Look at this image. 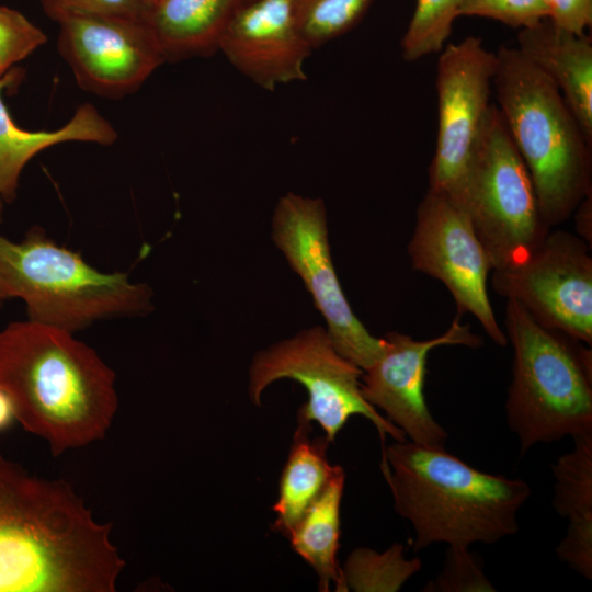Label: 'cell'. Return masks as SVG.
Segmentation results:
<instances>
[{"label":"cell","mask_w":592,"mask_h":592,"mask_svg":"<svg viewBox=\"0 0 592 592\" xmlns=\"http://www.w3.org/2000/svg\"><path fill=\"white\" fill-rule=\"evenodd\" d=\"M363 369L342 356L333 346L327 330L317 326L298 332L258 352L250 367L249 395L260 405L264 389L282 378L299 382L308 400L298 414L317 422L331 442L350 417L368 419L382 440H407L405 434L383 417L361 390Z\"/></svg>","instance_id":"obj_8"},{"label":"cell","mask_w":592,"mask_h":592,"mask_svg":"<svg viewBox=\"0 0 592 592\" xmlns=\"http://www.w3.org/2000/svg\"><path fill=\"white\" fill-rule=\"evenodd\" d=\"M46 41L44 32L21 12L0 7V78Z\"/></svg>","instance_id":"obj_26"},{"label":"cell","mask_w":592,"mask_h":592,"mask_svg":"<svg viewBox=\"0 0 592 592\" xmlns=\"http://www.w3.org/2000/svg\"><path fill=\"white\" fill-rule=\"evenodd\" d=\"M578 236L592 242V194L584 197L573 212Z\"/></svg>","instance_id":"obj_31"},{"label":"cell","mask_w":592,"mask_h":592,"mask_svg":"<svg viewBox=\"0 0 592 592\" xmlns=\"http://www.w3.org/2000/svg\"><path fill=\"white\" fill-rule=\"evenodd\" d=\"M382 470L395 511L412 525L414 550L435 543L494 544L514 535L532 492L522 479L481 471L445 448L408 440L384 447Z\"/></svg>","instance_id":"obj_3"},{"label":"cell","mask_w":592,"mask_h":592,"mask_svg":"<svg viewBox=\"0 0 592 592\" xmlns=\"http://www.w3.org/2000/svg\"><path fill=\"white\" fill-rule=\"evenodd\" d=\"M464 15L491 19L519 30L547 19L542 0H464Z\"/></svg>","instance_id":"obj_27"},{"label":"cell","mask_w":592,"mask_h":592,"mask_svg":"<svg viewBox=\"0 0 592 592\" xmlns=\"http://www.w3.org/2000/svg\"><path fill=\"white\" fill-rule=\"evenodd\" d=\"M460 315L440 335L415 340L396 331L387 332L383 354L361 377L363 397L385 412L386 419L397 426L408 441L415 444L445 448L448 439L445 429L431 414L424 398L426 361L430 352L443 345L478 348L481 338Z\"/></svg>","instance_id":"obj_14"},{"label":"cell","mask_w":592,"mask_h":592,"mask_svg":"<svg viewBox=\"0 0 592 592\" xmlns=\"http://www.w3.org/2000/svg\"><path fill=\"white\" fill-rule=\"evenodd\" d=\"M504 333L513 348L506 422L521 453L592 432V351L506 300Z\"/></svg>","instance_id":"obj_5"},{"label":"cell","mask_w":592,"mask_h":592,"mask_svg":"<svg viewBox=\"0 0 592 592\" xmlns=\"http://www.w3.org/2000/svg\"><path fill=\"white\" fill-rule=\"evenodd\" d=\"M297 421L272 508L276 513L274 528L285 536L320 494L333 470L326 455L330 441L326 436L310 439V421L300 414Z\"/></svg>","instance_id":"obj_20"},{"label":"cell","mask_w":592,"mask_h":592,"mask_svg":"<svg viewBox=\"0 0 592 592\" xmlns=\"http://www.w3.org/2000/svg\"><path fill=\"white\" fill-rule=\"evenodd\" d=\"M547 20L576 34H583L592 24V0H542Z\"/></svg>","instance_id":"obj_30"},{"label":"cell","mask_w":592,"mask_h":592,"mask_svg":"<svg viewBox=\"0 0 592 592\" xmlns=\"http://www.w3.org/2000/svg\"><path fill=\"white\" fill-rule=\"evenodd\" d=\"M423 592H494L483 570L482 559L468 546H447L442 570L422 589Z\"/></svg>","instance_id":"obj_25"},{"label":"cell","mask_w":592,"mask_h":592,"mask_svg":"<svg viewBox=\"0 0 592 592\" xmlns=\"http://www.w3.org/2000/svg\"><path fill=\"white\" fill-rule=\"evenodd\" d=\"M0 384L16 422L55 457L102 440L118 408L115 374L67 330L32 320L0 331Z\"/></svg>","instance_id":"obj_2"},{"label":"cell","mask_w":592,"mask_h":592,"mask_svg":"<svg viewBox=\"0 0 592 592\" xmlns=\"http://www.w3.org/2000/svg\"><path fill=\"white\" fill-rule=\"evenodd\" d=\"M272 239L309 291L335 350L363 371L368 368L387 342L368 332L343 294L331 259L323 201L292 192L282 196L273 214Z\"/></svg>","instance_id":"obj_10"},{"label":"cell","mask_w":592,"mask_h":592,"mask_svg":"<svg viewBox=\"0 0 592 592\" xmlns=\"http://www.w3.org/2000/svg\"><path fill=\"white\" fill-rule=\"evenodd\" d=\"M0 294L21 298L29 320L72 333L99 319L152 309L147 285L94 269L39 227L19 242L0 235Z\"/></svg>","instance_id":"obj_6"},{"label":"cell","mask_w":592,"mask_h":592,"mask_svg":"<svg viewBox=\"0 0 592 592\" xmlns=\"http://www.w3.org/2000/svg\"><path fill=\"white\" fill-rule=\"evenodd\" d=\"M408 254L414 270L445 285L458 315H473L496 344H508L487 291L493 267L463 208L428 190L417 209Z\"/></svg>","instance_id":"obj_12"},{"label":"cell","mask_w":592,"mask_h":592,"mask_svg":"<svg viewBox=\"0 0 592 592\" xmlns=\"http://www.w3.org/2000/svg\"><path fill=\"white\" fill-rule=\"evenodd\" d=\"M47 16L55 22L79 13L144 18L148 7L141 0H39Z\"/></svg>","instance_id":"obj_28"},{"label":"cell","mask_w":592,"mask_h":592,"mask_svg":"<svg viewBox=\"0 0 592 592\" xmlns=\"http://www.w3.org/2000/svg\"><path fill=\"white\" fill-rule=\"evenodd\" d=\"M464 0H415V8L401 39L402 58L415 61L440 53L447 44Z\"/></svg>","instance_id":"obj_23"},{"label":"cell","mask_w":592,"mask_h":592,"mask_svg":"<svg viewBox=\"0 0 592 592\" xmlns=\"http://www.w3.org/2000/svg\"><path fill=\"white\" fill-rule=\"evenodd\" d=\"M591 244L578 235L549 231L522 263L492 271L493 289L539 323L592 344Z\"/></svg>","instance_id":"obj_11"},{"label":"cell","mask_w":592,"mask_h":592,"mask_svg":"<svg viewBox=\"0 0 592 592\" xmlns=\"http://www.w3.org/2000/svg\"><path fill=\"white\" fill-rule=\"evenodd\" d=\"M4 300H5V298L0 294V307L2 306Z\"/></svg>","instance_id":"obj_35"},{"label":"cell","mask_w":592,"mask_h":592,"mask_svg":"<svg viewBox=\"0 0 592 592\" xmlns=\"http://www.w3.org/2000/svg\"><path fill=\"white\" fill-rule=\"evenodd\" d=\"M344 480L343 468L334 465L320 494L287 534L293 549L317 572L321 591H329L331 582L335 591L342 587L337 553Z\"/></svg>","instance_id":"obj_19"},{"label":"cell","mask_w":592,"mask_h":592,"mask_svg":"<svg viewBox=\"0 0 592 592\" xmlns=\"http://www.w3.org/2000/svg\"><path fill=\"white\" fill-rule=\"evenodd\" d=\"M227 59L258 86L306 79L311 47L297 26L295 0H243L219 41Z\"/></svg>","instance_id":"obj_15"},{"label":"cell","mask_w":592,"mask_h":592,"mask_svg":"<svg viewBox=\"0 0 592 592\" xmlns=\"http://www.w3.org/2000/svg\"><path fill=\"white\" fill-rule=\"evenodd\" d=\"M243 0H159L146 13L166 60L205 56Z\"/></svg>","instance_id":"obj_18"},{"label":"cell","mask_w":592,"mask_h":592,"mask_svg":"<svg viewBox=\"0 0 592 592\" xmlns=\"http://www.w3.org/2000/svg\"><path fill=\"white\" fill-rule=\"evenodd\" d=\"M496 58V104L551 228L592 194V143L555 83L516 47H499Z\"/></svg>","instance_id":"obj_4"},{"label":"cell","mask_w":592,"mask_h":592,"mask_svg":"<svg viewBox=\"0 0 592 592\" xmlns=\"http://www.w3.org/2000/svg\"><path fill=\"white\" fill-rule=\"evenodd\" d=\"M111 531L67 481L0 455V592H115L126 562Z\"/></svg>","instance_id":"obj_1"},{"label":"cell","mask_w":592,"mask_h":592,"mask_svg":"<svg viewBox=\"0 0 592 592\" xmlns=\"http://www.w3.org/2000/svg\"><path fill=\"white\" fill-rule=\"evenodd\" d=\"M559 560L584 579H592V519L568 522L556 547Z\"/></svg>","instance_id":"obj_29"},{"label":"cell","mask_w":592,"mask_h":592,"mask_svg":"<svg viewBox=\"0 0 592 592\" xmlns=\"http://www.w3.org/2000/svg\"><path fill=\"white\" fill-rule=\"evenodd\" d=\"M147 7L148 9L153 5L157 1L159 0H141Z\"/></svg>","instance_id":"obj_33"},{"label":"cell","mask_w":592,"mask_h":592,"mask_svg":"<svg viewBox=\"0 0 592 592\" xmlns=\"http://www.w3.org/2000/svg\"><path fill=\"white\" fill-rule=\"evenodd\" d=\"M455 204L468 215L492 271L525 261L550 231L496 103Z\"/></svg>","instance_id":"obj_7"},{"label":"cell","mask_w":592,"mask_h":592,"mask_svg":"<svg viewBox=\"0 0 592 592\" xmlns=\"http://www.w3.org/2000/svg\"><path fill=\"white\" fill-rule=\"evenodd\" d=\"M57 23L59 54L79 87L96 95L133 93L166 61L146 16L79 13Z\"/></svg>","instance_id":"obj_13"},{"label":"cell","mask_w":592,"mask_h":592,"mask_svg":"<svg viewBox=\"0 0 592 592\" xmlns=\"http://www.w3.org/2000/svg\"><path fill=\"white\" fill-rule=\"evenodd\" d=\"M16 422L13 403L0 384V432Z\"/></svg>","instance_id":"obj_32"},{"label":"cell","mask_w":592,"mask_h":592,"mask_svg":"<svg viewBox=\"0 0 592 592\" xmlns=\"http://www.w3.org/2000/svg\"><path fill=\"white\" fill-rule=\"evenodd\" d=\"M374 0H295L299 32L311 48L355 26Z\"/></svg>","instance_id":"obj_24"},{"label":"cell","mask_w":592,"mask_h":592,"mask_svg":"<svg viewBox=\"0 0 592 592\" xmlns=\"http://www.w3.org/2000/svg\"><path fill=\"white\" fill-rule=\"evenodd\" d=\"M496 53L468 36L440 52L436 65L437 134L429 189L456 203L492 109Z\"/></svg>","instance_id":"obj_9"},{"label":"cell","mask_w":592,"mask_h":592,"mask_svg":"<svg viewBox=\"0 0 592 592\" xmlns=\"http://www.w3.org/2000/svg\"><path fill=\"white\" fill-rule=\"evenodd\" d=\"M3 201L0 198V223L2 220Z\"/></svg>","instance_id":"obj_34"},{"label":"cell","mask_w":592,"mask_h":592,"mask_svg":"<svg viewBox=\"0 0 592 592\" xmlns=\"http://www.w3.org/2000/svg\"><path fill=\"white\" fill-rule=\"evenodd\" d=\"M21 69L12 68L0 78V198L16 197L20 174L39 151L65 141H88L110 146L118 135L112 124L90 103L80 105L70 121L56 130H26L12 119L1 96L7 87L19 83Z\"/></svg>","instance_id":"obj_17"},{"label":"cell","mask_w":592,"mask_h":592,"mask_svg":"<svg viewBox=\"0 0 592 592\" xmlns=\"http://www.w3.org/2000/svg\"><path fill=\"white\" fill-rule=\"evenodd\" d=\"M422 568L420 558H406L405 547L392 544L383 553L353 550L341 569V591L396 592Z\"/></svg>","instance_id":"obj_21"},{"label":"cell","mask_w":592,"mask_h":592,"mask_svg":"<svg viewBox=\"0 0 592 592\" xmlns=\"http://www.w3.org/2000/svg\"><path fill=\"white\" fill-rule=\"evenodd\" d=\"M572 439L573 448L551 466L553 506L568 522L592 519V432Z\"/></svg>","instance_id":"obj_22"},{"label":"cell","mask_w":592,"mask_h":592,"mask_svg":"<svg viewBox=\"0 0 592 592\" xmlns=\"http://www.w3.org/2000/svg\"><path fill=\"white\" fill-rule=\"evenodd\" d=\"M517 50L558 88L592 143V41L545 19L521 29Z\"/></svg>","instance_id":"obj_16"}]
</instances>
